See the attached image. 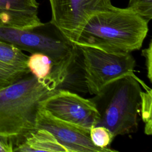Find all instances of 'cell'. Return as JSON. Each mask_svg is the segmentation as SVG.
Listing matches in <instances>:
<instances>
[{"mask_svg": "<svg viewBox=\"0 0 152 152\" xmlns=\"http://www.w3.org/2000/svg\"><path fill=\"white\" fill-rule=\"evenodd\" d=\"M90 139L96 146L108 150L109 152L117 151L109 147L115 138L111 131L104 126L96 125L92 127L90 131Z\"/></svg>", "mask_w": 152, "mask_h": 152, "instance_id": "obj_14", "label": "cell"}, {"mask_svg": "<svg viewBox=\"0 0 152 152\" xmlns=\"http://www.w3.org/2000/svg\"><path fill=\"white\" fill-rule=\"evenodd\" d=\"M148 23L128 8L112 5L88 18L74 45L115 54L131 53L141 48L148 31Z\"/></svg>", "mask_w": 152, "mask_h": 152, "instance_id": "obj_2", "label": "cell"}, {"mask_svg": "<svg viewBox=\"0 0 152 152\" xmlns=\"http://www.w3.org/2000/svg\"><path fill=\"white\" fill-rule=\"evenodd\" d=\"M13 151L68 152V150L50 132L39 128L28 135Z\"/></svg>", "mask_w": 152, "mask_h": 152, "instance_id": "obj_10", "label": "cell"}, {"mask_svg": "<svg viewBox=\"0 0 152 152\" xmlns=\"http://www.w3.org/2000/svg\"><path fill=\"white\" fill-rule=\"evenodd\" d=\"M14 145L8 139L0 136V152H12Z\"/></svg>", "mask_w": 152, "mask_h": 152, "instance_id": "obj_17", "label": "cell"}, {"mask_svg": "<svg viewBox=\"0 0 152 152\" xmlns=\"http://www.w3.org/2000/svg\"><path fill=\"white\" fill-rule=\"evenodd\" d=\"M27 64L30 72L40 80L49 77L54 68L51 59L42 53H31L28 56Z\"/></svg>", "mask_w": 152, "mask_h": 152, "instance_id": "obj_11", "label": "cell"}, {"mask_svg": "<svg viewBox=\"0 0 152 152\" xmlns=\"http://www.w3.org/2000/svg\"><path fill=\"white\" fill-rule=\"evenodd\" d=\"M39 128L50 132L68 152H109L93 144L90 136V129L55 118L41 107L36 119V129Z\"/></svg>", "mask_w": 152, "mask_h": 152, "instance_id": "obj_8", "label": "cell"}, {"mask_svg": "<svg viewBox=\"0 0 152 152\" xmlns=\"http://www.w3.org/2000/svg\"><path fill=\"white\" fill-rule=\"evenodd\" d=\"M41 108L55 118L88 129L97 125L100 120L92 99L66 90H57L41 102Z\"/></svg>", "mask_w": 152, "mask_h": 152, "instance_id": "obj_7", "label": "cell"}, {"mask_svg": "<svg viewBox=\"0 0 152 152\" xmlns=\"http://www.w3.org/2000/svg\"><path fill=\"white\" fill-rule=\"evenodd\" d=\"M140 92V107L141 119L145 124L144 133L152 134V90L150 88Z\"/></svg>", "mask_w": 152, "mask_h": 152, "instance_id": "obj_12", "label": "cell"}, {"mask_svg": "<svg viewBox=\"0 0 152 152\" xmlns=\"http://www.w3.org/2000/svg\"><path fill=\"white\" fill-rule=\"evenodd\" d=\"M141 55L145 58L147 76L149 81H152V42L150 41L148 46L142 50Z\"/></svg>", "mask_w": 152, "mask_h": 152, "instance_id": "obj_16", "label": "cell"}, {"mask_svg": "<svg viewBox=\"0 0 152 152\" xmlns=\"http://www.w3.org/2000/svg\"><path fill=\"white\" fill-rule=\"evenodd\" d=\"M77 46L82 55L85 81L90 94L97 96L115 81L135 75V60L131 53L119 55L91 46Z\"/></svg>", "mask_w": 152, "mask_h": 152, "instance_id": "obj_5", "label": "cell"}, {"mask_svg": "<svg viewBox=\"0 0 152 152\" xmlns=\"http://www.w3.org/2000/svg\"><path fill=\"white\" fill-rule=\"evenodd\" d=\"M62 81L54 74L40 80L30 73L0 90V136L14 148L36 130L41 102L60 89Z\"/></svg>", "mask_w": 152, "mask_h": 152, "instance_id": "obj_1", "label": "cell"}, {"mask_svg": "<svg viewBox=\"0 0 152 152\" xmlns=\"http://www.w3.org/2000/svg\"><path fill=\"white\" fill-rule=\"evenodd\" d=\"M126 8L147 22L152 18V0H129Z\"/></svg>", "mask_w": 152, "mask_h": 152, "instance_id": "obj_15", "label": "cell"}, {"mask_svg": "<svg viewBox=\"0 0 152 152\" xmlns=\"http://www.w3.org/2000/svg\"><path fill=\"white\" fill-rule=\"evenodd\" d=\"M30 73L28 69L15 67L0 61V90L12 84Z\"/></svg>", "mask_w": 152, "mask_h": 152, "instance_id": "obj_13", "label": "cell"}, {"mask_svg": "<svg viewBox=\"0 0 152 152\" xmlns=\"http://www.w3.org/2000/svg\"><path fill=\"white\" fill-rule=\"evenodd\" d=\"M37 0H0V26L32 29L43 23L38 15Z\"/></svg>", "mask_w": 152, "mask_h": 152, "instance_id": "obj_9", "label": "cell"}, {"mask_svg": "<svg viewBox=\"0 0 152 152\" xmlns=\"http://www.w3.org/2000/svg\"><path fill=\"white\" fill-rule=\"evenodd\" d=\"M0 40L31 53H42L52 61L56 71L65 77L77 52L71 43L50 22L32 29L0 26Z\"/></svg>", "mask_w": 152, "mask_h": 152, "instance_id": "obj_4", "label": "cell"}, {"mask_svg": "<svg viewBox=\"0 0 152 152\" xmlns=\"http://www.w3.org/2000/svg\"><path fill=\"white\" fill-rule=\"evenodd\" d=\"M140 80L136 75L121 78L92 99L100 114L97 125L107 128L115 137L134 133L138 129Z\"/></svg>", "mask_w": 152, "mask_h": 152, "instance_id": "obj_3", "label": "cell"}, {"mask_svg": "<svg viewBox=\"0 0 152 152\" xmlns=\"http://www.w3.org/2000/svg\"><path fill=\"white\" fill-rule=\"evenodd\" d=\"M52 24L71 43L79 36L88 18L94 12L106 10L111 0H49Z\"/></svg>", "mask_w": 152, "mask_h": 152, "instance_id": "obj_6", "label": "cell"}]
</instances>
